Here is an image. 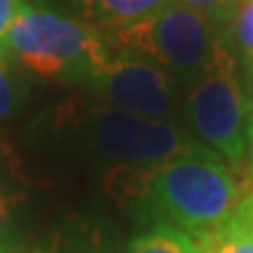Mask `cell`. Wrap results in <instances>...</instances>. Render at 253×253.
<instances>
[{
    "label": "cell",
    "mask_w": 253,
    "mask_h": 253,
    "mask_svg": "<svg viewBox=\"0 0 253 253\" xmlns=\"http://www.w3.org/2000/svg\"><path fill=\"white\" fill-rule=\"evenodd\" d=\"M110 178L148 223L178 227L190 237L230 220L253 190L209 148L153 169H118Z\"/></svg>",
    "instance_id": "6da1fadb"
},
{
    "label": "cell",
    "mask_w": 253,
    "mask_h": 253,
    "mask_svg": "<svg viewBox=\"0 0 253 253\" xmlns=\"http://www.w3.org/2000/svg\"><path fill=\"white\" fill-rule=\"evenodd\" d=\"M110 52L136 56L188 87L232 49L225 31L207 14L173 2L153 17L103 31Z\"/></svg>",
    "instance_id": "7a4b0ae2"
},
{
    "label": "cell",
    "mask_w": 253,
    "mask_h": 253,
    "mask_svg": "<svg viewBox=\"0 0 253 253\" xmlns=\"http://www.w3.org/2000/svg\"><path fill=\"white\" fill-rule=\"evenodd\" d=\"M0 54L45 80L87 82L113 52L96 26L26 5L9 28Z\"/></svg>",
    "instance_id": "3957f363"
},
{
    "label": "cell",
    "mask_w": 253,
    "mask_h": 253,
    "mask_svg": "<svg viewBox=\"0 0 253 253\" xmlns=\"http://www.w3.org/2000/svg\"><path fill=\"white\" fill-rule=\"evenodd\" d=\"M87 143L120 169H153L207 148L181 125L96 106L80 120Z\"/></svg>",
    "instance_id": "277c9868"
},
{
    "label": "cell",
    "mask_w": 253,
    "mask_h": 253,
    "mask_svg": "<svg viewBox=\"0 0 253 253\" xmlns=\"http://www.w3.org/2000/svg\"><path fill=\"white\" fill-rule=\"evenodd\" d=\"M251 110L232 52L185 87L183 120L190 131L199 143L235 167L246 153Z\"/></svg>",
    "instance_id": "5b68a950"
},
{
    "label": "cell",
    "mask_w": 253,
    "mask_h": 253,
    "mask_svg": "<svg viewBox=\"0 0 253 253\" xmlns=\"http://www.w3.org/2000/svg\"><path fill=\"white\" fill-rule=\"evenodd\" d=\"M84 84L110 108L173 125L183 120V84L143 59L113 52Z\"/></svg>",
    "instance_id": "8992f818"
},
{
    "label": "cell",
    "mask_w": 253,
    "mask_h": 253,
    "mask_svg": "<svg viewBox=\"0 0 253 253\" xmlns=\"http://www.w3.org/2000/svg\"><path fill=\"white\" fill-rule=\"evenodd\" d=\"M173 5V0H84L87 24L99 31L129 26Z\"/></svg>",
    "instance_id": "52a82bcc"
},
{
    "label": "cell",
    "mask_w": 253,
    "mask_h": 253,
    "mask_svg": "<svg viewBox=\"0 0 253 253\" xmlns=\"http://www.w3.org/2000/svg\"><path fill=\"white\" fill-rule=\"evenodd\" d=\"M199 253H253V237L237 213L223 225L195 237Z\"/></svg>",
    "instance_id": "ba28073f"
},
{
    "label": "cell",
    "mask_w": 253,
    "mask_h": 253,
    "mask_svg": "<svg viewBox=\"0 0 253 253\" xmlns=\"http://www.w3.org/2000/svg\"><path fill=\"white\" fill-rule=\"evenodd\" d=\"M125 253H199V249L195 237L178 227L155 225L153 230L136 237Z\"/></svg>",
    "instance_id": "9c48e42d"
},
{
    "label": "cell",
    "mask_w": 253,
    "mask_h": 253,
    "mask_svg": "<svg viewBox=\"0 0 253 253\" xmlns=\"http://www.w3.org/2000/svg\"><path fill=\"white\" fill-rule=\"evenodd\" d=\"M230 49H237L244 61L253 66V0H239L232 17L223 28Z\"/></svg>",
    "instance_id": "30bf717a"
},
{
    "label": "cell",
    "mask_w": 253,
    "mask_h": 253,
    "mask_svg": "<svg viewBox=\"0 0 253 253\" xmlns=\"http://www.w3.org/2000/svg\"><path fill=\"white\" fill-rule=\"evenodd\" d=\"M173 2L185 5L190 9H197L202 14H207L211 21H216L220 28H225L239 0H173Z\"/></svg>",
    "instance_id": "8fae6325"
},
{
    "label": "cell",
    "mask_w": 253,
    "mask_h": 253,
    "mask_svg": "<svg viewBox=\"0 0 253 253\" xmlns=\"http://www.w3.org/2000/svg\"><path fill=\"white\" fill-rule=\"evenodd\" d=\"M19 106V87L17 78L9 68V59L0 54V118L12 115Z\"/></svg>",
    "instance_id": "7c38bea8"
},
{
    "label": "cell",
    "mask_w": 253,
    "mask_h": 253,
    "mask_svg": "<svg viewBox=\"0 0 253 253\" xmlns=\"http://www.w3.org/2000/svg\"><path fill=\"white\" fill-rule=\"evenodd\" d=\"M14 249H17V230H14L12 199L0 181V253H12Z\"/></svg>",
    "instance_id": "4fadbf2b"
},
{
    "label": "cell",
    "mask_w": 253,
    "mask_h": 253,
    "mask_svg": "<svg viewBox=\"0 0 253 253\" xmlns=\"http://www.w3.org/2000/svg\"><path fill=\"white\" fill-rule=\"evenodd\" d=\"M26 0H0V47L7 38L12 24L17 21V17L21 14V9L26 7Z\"/></svg>",
    "instance_id": "5bb4252c"
},
{
    "label": "cell",
    "mask_w": 253,
    "mask_h": 253,
    "mask_svg": "<svg viewBox=\"0 0 253 253\" xmlns=\"http://www.w3.org/2000/svg\"><path fill=\"white\" fill-rule=\"evenodd\" d=\"M237 218L244 223L246 230H249L251 237H253V190H249L246 197L242 199V204H239V209H237Z\"/></svg>",
    "instance_id": "9a60e30c"
},
{
    "label": "cell",
    "mask_w": 253,
    "mask_h": 253,
    "mask_svg": "<svg viewBox=\"0 0 253 253\" xmlns=\"http://www.w3.org/2000/svg\"><path fill=\"white\" fill-rule=\"evenodd\" d=\"M12 253H56L54 249H36V246H31V249H14Z\"/></svg>",
    "instance_id": "2e32d148"
},
{
    "label": "cell",
    "mask_w": 253,
    "mask_h": 253,
    "mask_svg": "<svg viewBox=\"0 0 253 253\" xmlns=\"http://www.w3.org/2000/svg\"><path fill=\"white\" fill-rule=\"evenodd\" d=\"M249 143H251V167H253V120H251V126H249Z\"/></svg>",
    "instance_id": "e0dca14e"
}]
</instances>
